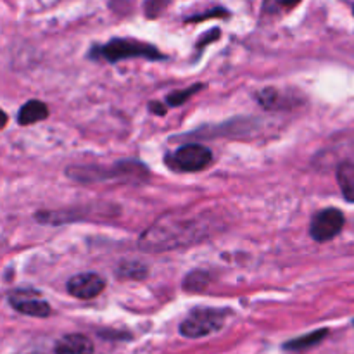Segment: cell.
I'll list each match as a JSON object with an SVG mask.
<instances>
[{
    "label": "cell",
    "instance_id": "30bf717a",
    "mask_svg": "<svg viewBox=\"0 0 354 354\" xmlns=\"http://www.w3.org/2000/svg\"><path fill=\"white\" fill-rule=\"evenodd\" d=\"M337 182L342 190V196L348 203H354V165L342 162L337 168Z\"/></svg>",
    "mask_w": 354,
    "mask_h": 354
},
{
    "label": "cell",
    "instance_id": "9a60e30c",
    "mask_svg": "<svg viewBox=\"0 0 354 354\" xmlns=\"http://www.w3.org/2000/svg\"><path fill=\"white\" fill-rule=\"evenodd\" d=\"M301 0H265L263 2V10L265 12H279V10L292 9Z\"/></svg>",
    "mask_w": 354,
    "mask_h": 354
},
{
    "label": "cell",
    "instance_id": "7c38bea8",
    "mask_svg": "<svg viewBox=\"0 0 354 354\" xmlns=\"http://www.w3.org/2000/svg\"><path fill=\"white\" fill-rule=\"evenodd\" d=\"M209 283V277L206 272H192L189 273V277L183 282V287L187 290H199L206 289V286Z\"/></svg>",
    "mask_w": 354,
    "mask_h": 354
},
{
    "label": "cell",
    "instance_id": "ac0fdd59",
    "mask_svg": "<svg viewBox=\"0 0 354 354\" xmlns=\"http://www.w3.org/2000/svg\"><path fill=\"white\" fill-rule=\"evenodd\" d=\"M6 124H7V114L0 109V130H2V128H6Z\"/></svg>",
    "mask_w": 354,
    "mask_h": 354
},
{
    "label": "cell",
    "instance_id": "4fadbf2b",
    "mask_svg": "<svg viewBox=\"0 0 354 354\" xmlns=\"http://www.w3.org/2000/svg\"><path fill=\"white\" fill-rule=\"evenodd\" d=\"M169 0H145L144 3V12L149 19H156V17L161 16L165 12V9L168 7Z\"/></svg>",
    "mask_w": 354,
    "mask_h": 354
},
{
    "label": "cell",
    "instance_id": "2e32d148",
    "mask_svg": "<svg viewBox=\"0 0 354 354\" xmlns=\"http://www.w3.org/2000/svg\"><path fill=\"white\" fill-rule=\"evenodd\" d=\"M211 16H228V10L218 7V9H213L211 12H204V14H199V16L189 17L187 21H203V19H206V17H211Z\"/></svg>",
    "mask_w": 354,
    "mask_h": 354
},
{
    "label": "cell",
    "instance_id": "5bb4252c",
    "mask_svg": "<svg viewBox=\"0 0 354 354\" xmlns=\"http://www.w3.org/2000/svg\"><path fill=\"white\" fill-rule=\"evenodd\" d=\"M201 88H203V85H194V86H189V88H185V90H180V92L169 93L168 106H180V104L185 102L187 99H190L194 93L199 92Z\"/></svg>",
    "mask_w": 354,
    "mask_h": 354
},
{
    "label": "cell",
    "instance_id": "7a4b0ae2",
    "mask_svg": "<svg viewBox=\"0 0 354 354\" xmlns=\"http://www.w3.org/2000/svg\"><path fill=\"white\" fill-rule=\"evenodd\" d=\"M97 57H102L109 62L123 61V59L131 57H144L151 61H161L165 55L151 44L138 40H130V38H114L107 44L100 45L97 48Z\"/></svg>",
    "mask_w": 354,
    "mask_h": 354
},
{
    "label": "cell",
    "instance_id": "ba28073f",
    "mask_svg": "<svg viewBox=\"0 0 354 354\" xmlns=\"http://www.w3.org/2000/svg\"><path fill=\"white\" fill-rule=\"evenodd\" d=\"M55 354H93V344L82 334H69L59 339L55 344Z\"/></svg>",
    "mask_w": 354,
    "mask_h": 354
},
{
    "label": "cell",
    "instance_id": "277c9868",
    "mask_svg": "<svg viewBox=\"0 0 354 354\" xmlns=\"http://www.w3.org/2000/svg\"><path fill=\"white\" fill-rule=\"evenodd\" d=\"M166 161L178 171H201L211 165L213 154L209 149L201 144H187L169 154Z\"/></svg>",
    "mask_w": 354,
    "mask_h": 354
},
{
    "label": "cell",
    "instance_id": "5b68a950",
    "mask_svg": "<svg viewBox=\"0 0 354 354\" xmlns=\"http://www.w3.org/2000/svg\"><path fill=\"white\" fill-rule=\"evenodd\" d=\"M342 227H344V214L335 209V207H328V209L320 211L313 218L310 234L317 242H327L337 237L341 234Z\"/></svg>",
    "mask_w": 354,
    "mask_h": 354
},
{
    "label": "cell",
    "instance_id": "8992f818",
    "mask_svg": "<svg viewBox=\"0 0 354 354\" xmlns=\"http://www.w3.org/2000/svg\"><path fill=\"white\" fill-rule=\"evenodd\" d=\"M9 303L17 313L35 318H47L52 313L48 303L38 297L35 290H16L9 296Z\"/></svg>",
    "mask_w": 354,
    "mask_h": 354
},
{
    "label": "cell",
    "instance_id": "9c48e42d",
    "mask_svg": "<svg viewBox=\"0 0 354 354\" xmlns=\"http://www.w3.org/2000/svg\"><path fill=\"white\" fill-rule=\"evenodd\" d=\"M48 116V107L40 100H30L24 104L17 113V123L28 127V124H35L38 121H44Z\"/></svg>",
    "mask_w": 354,
    "mask_h": 354
},
{
    "label": "cell",
    "instance_id": "8fae6325",
    "mask_svg": "<svg viewBox=\"0 0 354 354\" xmlns=\"http://www.w3.org/2000/svg\"><path fill=\"white\" fill-rule=\"evenodd\" d=\"M327 334L328 330H325V328H322V330H317V332H311V334L304 335V337L294 339V341L287 342L286 349H290V351H303V349L311 348V346H317L318 342L324 341V339L327 337Z\"/></svg>",
    "mask_w": 354,
    "mask_h": 354
},
{
    "label": "cell",
    "instance_id": "6da1fadb",
    "mask_svg": "<svg viewBox=\"0 0 354 354\" xmlns=\"http://www.w3.org/2000/svg\"><path fill=\"white\" fill-rule=\"evenodd\" d=\"M206 220L196 216L169 214L156 221L140 239L144 251H169L199 242L206 235Z\"/></svg>",
    "mask_w": 354,
    "mask_h": 354
},
{
    "label": "cell",
    "instance_id": "e0dca14e",
    "mask_svg": "<svg viewBox=\"0 0 354 354\" xmlns=\"http://www.w3.org/2000/svg\"><path fill=\"white\" fill-rule=\"evenodd\" d=\"M149 107H151V109L154 111V113H158V114H165L166 113V106H162V104L152 102V104H149Z\"/></svg>",
    "mask_w": 354,
    "mask_h": 354
},
{
    "label": "cell",
    "instance_id": "3957f363",
    "mask_svg": "<svg viewBox=\"0 0 354 354\" xmlns=\"http://www.w3.org/2000/svg\"><path fill=\"white\" fill-rule=\"evenodd\" d=\"M225 311L213 308H197L180 324V334L187 339H199L214 334L225 324Z\"/></svg>",
    "mask_w": 354,
    "mask_h": 354
},
{
    "label": "cell",
    "instance_id": "52a82bcc",
    "mask_svg": "<svg viewBox=\"0 0 354 354\" xmlns=\"http://www.w3.org/2000/svg\"><path fill=\"white\" fill-rule=\"evenodd\" d=\"M68 292L76 299H93L106 287V280L99 273H78L68 282Z\"/></svg>",
    "mask_w": 354,
    "mask_h": 354
}]
</instances>
